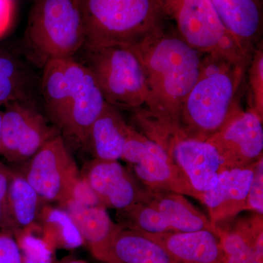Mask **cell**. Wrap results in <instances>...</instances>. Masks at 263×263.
Listing matches in <instances>:
<instances>
[{"label":"cell","mask_w":263,"mask_h":263,"mask_svg":"<svg viewBox=\"0 0 263 263\" xmlns=\"http://www.w3.org/2000/svg\"><path fill=\"white\" fill-rule=\"evenodd\" d=\"M129 48L146 78V101L142 108L159 122L180 127L183 103L200 74L202 53L179 34L164 30Z\"/></svg>","instance_id":"cell-1"},{"label":"cell","mask_w":263,"mask_h":263,"mask_svg":"<svg viewBox=\"0 0 263 263\" xmlns=\"http://www.w3.org/2000/svg\"><path fill=\"white\" fill-rule=\"evenodd\" d=\"M249 62L219 54H202L198 79L180 114L187 136L206 141L241 111L237 95Z\"/></svg>","instance_id":"cell-2"},{"label":"cell","mask_w":263,"mask_h":263,"mask_svg":"<svg viewBox=\"0 0 263 263\" xmlns=\"http://www.w3.org/2000/svg\"><path fill=\"white\" fill-rule=\"evenodd\" d=\"M80 13L85 49L133 46L164 30L157 0H73Z\"/></svg>","instance_id":"cell-3"},{"label":"cell","mask_w":263,"mask_h":263,"mask_svg":"<svg viewBox=\"0 0 263 263\" xmlns=\"http://www.w3.org/2000/svg\"><path fill=\"white\" fill-rule=\"evenodd\" d=\"M25 37L38 65L72 58L85 43L84 26L73 0H35Z\"/></svg>","instance_id":"cell-4"},{"label":"cell","mask_w":263,"mask_h":263,"mask_svg":"<svg viewBox=\"0 0 263 263\" xmlns=\"http://www.w3.org/2000/svg\"><path fill=\"white\" fill-rule=\"evenodd\" d=\"M86 51V65L107 103L132 110L144 106L147 97L144 71L130 48L110 46Z\"/></svg>","instance_id":"cell-5"},{"label":"cell","mask_w":263,"mask_h":263,"mask_svg":"<svg viewBox=\"0 0 263 263\" xmlns=\"http://www.w3.org/2000/svg\"><path fill=\"white\" fill-rule=\"evenodd\" d=\"M164 15L174 19L183 41L202 54H219L250 61L216 13L212 0H157Z\"/></svg>","instance_id":"cell-6"},{"label":"cell","mask_w":263,"mask_h":263,"mask_svg":"<svg viewBox=\"0 0 263 263\" xmlns=\"http://www.w3.org/2000/svg\"><path fill=\"white\" fill-rule=\"evenodd\" d=\"M141 132L165 150L197 192L203 194L215 186L224 170L220 155L210 142L187 136L180 127L152 119L143 122Z\"/></svg>","instance_id":"cell-7"},{"label":"cell","mask_w":263,"mask_h":263,"mask_svg":"<svg viewBox=\"0 0 263 263\" xmlns=\"http://www.w3.org/2000/svg\"><path fill=\"white\" fill-rule=\"evenodd\" d=\"M128 168L148 190L186 195L202 202L203 194L193 187L187 176L158 143L129 127L122 155Z\"/></svg>","instance_id":"cell-8"},{"label":"cell","mask_w":263,"mask_h":263,"mask_svg":"<svg viewBox=\"0 0 263 263\" xmlns=\"http://www.w3.org/2000/svg\"><path fill=\"white\" fill-rule=\"evenodd\" d=\"M17 170L45 202L60 205L70 199L81 174L65 138L57 135Z\"/></svg>","instance_id":"cell-9"},{"label":"cell","mask_w":263,"mask_h":263,"mask_svg":"<svg viewBox=\"0 0 263 263\" xmlns=\"http://www.w3.org/2000/svg\"><path fill=\"white\" fill-rule=\"evenodd\" d=\"M5 106L0 131V156L10 163H24L58 135L42 114L25 102H13Z\"/></svg>","instance_id":"cell-10"},{"label":"cell","mask_w":263,"mask_h":263,"mask_svg":"<svg viewBox=\"0 0 263 263\" xmlns=\"http://www.w3.org/2000/svg\"><path fill=\"white\" fill-rule=\"evenodd\" d=\"M65 69L70 86V99L60 131L71 141L86 148L90 128L106 102L87 66L72 58H66Z\"/></svg>","instance_id":"cell-11"},{"label":"cell","mask_w":263,"mask_h":263,"mask_svg":"<svg viewBox=\"0 0 263 263\" xmlns=\"http://www.w3.org/2000/svg\"><path fill=\"white\" fill-rule=\"evenodd\" d=\"M207 141L219 152L223 170L247 167L262 157V119L252 109L242 110Z\"/></svg>","instance_id":"cell-12"},{"label":"cell","mask_w":263,"mask_h":263,"mask_svg":"<svg viewBox=\"0 0 263 263\" xmlns=\"http://www.w3.org/2000/svg\"><path fill=\"white\" fill-rule=\"evenodd\" d=\"M81 174L106 209L122 210L143 201L148 193V189L119 161L94 159Z\"/></svg>","instance_id":"cell-13"},{"label":"cell","mask_w":263,"mask_h":263,"mask_svg":"<svg viewBox=\"0 0 263 263\" xmlns=\"http://www.w3.org/2000/svg\"><path fill=\"white\" fill-rule=\"evenodd\" d=\"M257 162L242 168L224 170L215 186L203 193L202 203L206 205L209 220L214 228L246 211Z\"/></svg>","instance_id":"cell-14"},{"label":"cell","mask_w":263,"mask_h":263,"mask_svg":"<svg viewBox=\"0 0 263 263\" xmlns=\"http://www.w3.org/2000/svg\"><path fill=\"white\" fill-rule=\"evenodd\" d=\"M95 258L105 263H186L139 230L121 224Z\"/></svg>","instance_id":"cell-15"},{"label":"cell","mask_w":263,"mask_h":263,"mask_svg":"<svg viewBox=\"0 0 263 263\" xmlns=\"http://www.w3.org/2000/svg\"><path fill=\"white\" fill-rule=\"evenodd\" d=\"M142 233L164 247L176 258L183 262L227 263L226 254L220 239L217 235L210 230L162 233Z\"/></svg>","instance_id":"cell-16"},{"label":"cell","mask_w":263,"mask_h":263,"mask_svg":"<svg viewBox=\"0 0 263 263\" xmlns=\"http://www.w3.org/2000/svg\"><path fill=\"white\" fill-rule=\"evenodd\" d=\"M227 263H263V217L242 218L231 227L215 226Z\"/></svg>","instance_id":"cell-17"},{"label":"cell","mask_w":263,"mask_h":263,"mask_svg":"<svg viewBox=\"0 0 263 263\" xmlns=\"http://www.w3.org/2000/svg\"><path fill=\"white\" fill-rule=\"evenodd\" d=\"M227 31L247 53L253 55L262 27L260 0H212Z\"/></svg>","instance_id":"cell-18"},{"label":"cell","mask_w":263,"mask_h":263,"mask_svg":"<svg viewBox=\"0 0 263 263\" xmlns=\"http://www.w3.org/2000/svg\"><path fill=\"white\" fill-rule=\"evenodd\" d=\"M129 127L119 109L105 103L103 111L90 128L86 148L95 159L118 161L122 158Z\"/></svg>","instance_id":"cell-19"},{"label":"cell","mask_w":263,"mask_h":263,"mask_svg":"<svg viewBox=\"0 0 263 263\" xmlns=\"http://www.w3.org/2000/svg\"><path fill=\"white\" fill-rule=\"evenodd\" d=\"M60 207L94 257L120 227L114 222L106 208L102 205H86L68 200Z\"/></svg>","instance_id":"cell-20"},{"label":"cell","mask_w":263,"mask_h":263,"mask_svg":"<svg viewBox=\"0 0 263 263\" xmlns=\"http://www.w3.org/2000/svg\"><path fill=\"white\" fill-rule=\"evenodd\" d=\"M146 200L157 209L171 232L216 230L205 214L194 206L184 195L171 192L148 190Z\"/></svg>","instance_id":"cell-21"},{"label":"cell","mask_w":263,"mask_h":263,"mask_svg":"<svg viewBox=\"0 0 263 263\" xmlns=\"http://www.w3.org/2000/svg\"><path fill=\"white\" fill-rule=\"evenodd\" d=\"M46 203L17 170L12 169L8 205L13 226V233L26 232L36 224Z\"/></svg>","instance_id":"cell-22"},{"label":"cell","mask_w":263,"mask_h":263,"mask_svg":"<svg viewBox=\"0 0 263 263\" xmlns=\"http://www.w3.org/2000/svg\"><path fill=\"white\" fill-rule=\"evenodd\" d=\"M43 67L42 90L45 105L51 122L61 130L70 99V86L66 75L65 59L51 60Z\"/></svg>","instance_id":"cell-23"},{"label":"cell","mask_w":263,"mask_h":263,"mask_svg":"<svg viewBox=\"0 0 263 263\" xmlns=\"http://www.w3.org/2000/svg\"><path fill=\"white\" fill-rule=\"evenodd\" d=\"M25 76L18 62L8 53H0V106L25 102Z\"/></svg>","instance_id":"cell-24"},{"label":"cell","mask_w":263,"mask_h":263,"mask_svg":"<svg viewBox=\"0 0 263 263\" xmlns=\"http://www.w3.org/2000/svg\"><path fill=\"white\" fill-rule=\"evenodd\" d=\"M250 108L263 119V51H254L248 66Z\"/></svg>","instance_id":"cell-25"},{"label":"cell","mask_w":263,"mask_h":263,"mask_svg":"<svg viewBox=\"0 0 263 263\" xmlns=\"http://www.w3.org/2000/svg\"><path fill=\"white\" fill-rule=\"evenodd\" d=\"M11 174L12 168L0 160V231L13 233V226L8 205V189Z\"/></svg>","instance_id":"cell-26"},{"label":"cell","mask_w":263,"mask_h":263,"mask_svg":"<svg viewBox=\"0 0 263 263\" xmlns=\"http://www.w3.org/2000/svg\"><path fill=\"white\" fill-rule=\"evenodd\" d=\"M246 211H252L263 214V157H261L254 167L253 179L247 196Z\"/></svg>","instance_id":"cell-27"},{"label":"cell","mask_w":263,"mask_h":263,"mask_svg":"<svg viewBox=\"0 0 263 263\" xmlns=\"http://www.w3.org/2000/svg\"><path fill=\"white\" fill-rule=\"evenodd\" d=\"M0 263H22L18 243L10 231H0Z\"/></svg>","instance_id":"cell-28"},{"label":"cell","mask_w":263,"mask_h":263,"mask_svg":"<svg viewBox=\"0 0 263 263\" xmlns=\"http://www.w3.org/2000/svg\"><path fill=\"white\" fill-rule=\"evenodd\" d=\"M68 200H72V201L86 205H102L98 197L82 176L74 185Z\"/></svg>","instance_id":"cell-29"},{"label":"cell","mask_w":263,"mask_h":263,"mask_svg":"<svg viewBox=\"0 0 263 263\" xmlns=\"http://www.w3.org/2000/svg\"><path fill=\"white\" fill-rule=\"evenodd\" d=\"M15 2L0 0V38L8 32L14 17Z\"/></svg>","instance_id":"cell-30"},{"label":"cell","mask_w":263,"mask_h":263,"mask_svg":"<svg viewBox=\"0 0 263 263\" xmlns=\"http://www.w3.org/2000/svg\"><path fill=\"white\" fill-rule=\"evenodd\" d=\"M60 263H87L85 260H83V259H66V260L62 261V262Z\"/></svg>","instance_id":"cell-31"},{"label":"cell","mask_w":263,"mask_h":263,"mask_svg":"<svg viewBox=\"0 0 263 263\" xmlns=\"http://www.w3.org/2000/svg\"><path fill=\"white\" fill-rule=\"evenodd\" d=\"M2 117H3V111L0 110V131H1Z\"/></svg>","instance_id":"cell-32"},{"label":"cell","mask_w":263,"mask_h":263,"mask_svg":"<svg viewBox=\"0 0 263 263\" xmlns=\"http://www.w3.org/2000/svg\"><path fill=\"white\" fill-rule=\"evenodd\" d=\"M13 1H14V2H15V0H13Z\"/></svg>","instance_id":"cell-33"}]
</instances>
